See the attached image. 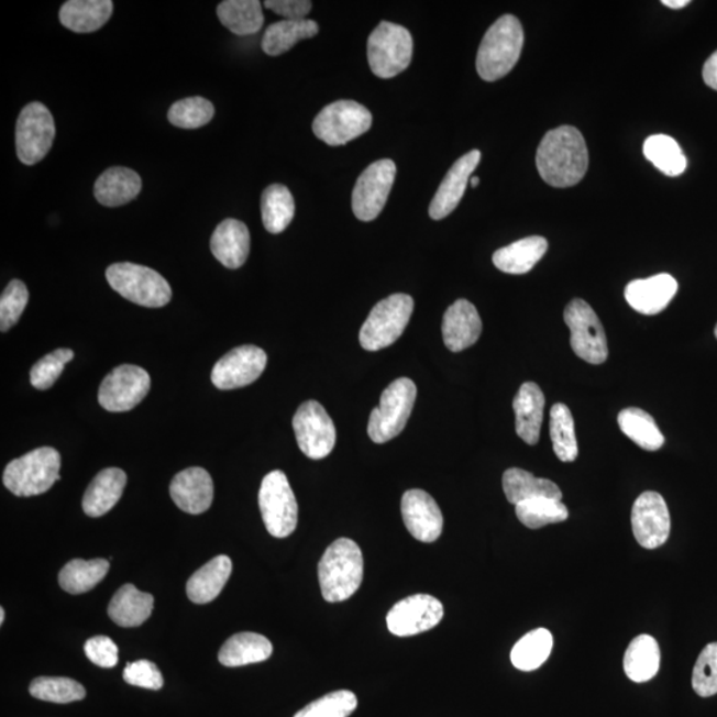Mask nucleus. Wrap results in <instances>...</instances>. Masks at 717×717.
I'll return each mask as SVG.
<instances>
[{
    "instance_id": "nucleus-1",
    "label": "nucleus",
    "mask_w": 717,
    "mask_h": 717,
    "mask_svg": "<svg viewBox=\"0 0 717 717\" xmlns=\"http://www.w3.org/2000/svg\"><path fill=\"white\" fill-rule=\"evenodd\" d=\"M536 162L543 181L554 188L574 187L585 177L588 168L585 139L577 128H555L542 139Z\"/></svg>"
},
{
    "instance_id": "nucleus-2",
    "label": "nucleus",
    "mask_w": 717,
    "mask_h": 717,
    "mask_svg": "<svg viewBox=\"0 0 717 717\" xmlns=\"http://www.w3.org/2000/svg\"><path fill=\"white\" fill-rule=\"evenodd\" d=\"M363 573L361 548L350 538H339L319 562L318 577L323 598L330 604L348 600L361 587Z\"/></svg>"
},
{
    "instance_id": "nucleus-3",
    "label": "nucleus",
    "mask_w": 717,
    "mask_h": 717,
    "mask_svg": "<svg viewBox=\"0 0 717 717\" xmlns=\"http://www.w3.org/2000/svg\"><path fill=\"white\" fill-rule=\"evenodd\" d=\"M523 30L514 15H504L486 32L479 44L476 67L479 78L496 81L507 76L520 59Z\"/></svg>"
},
{
    "instance_id": "nucleus-4",
    "label": "nucleus",
    "mask_w": 717,
    "mask_h": 717,
    "mask_svg": "<svg viewBox=\"0 0 717 717\" xmlns=\"http://www.w3.org/2000/svg\"><path fill=\"white\" fill-rule=\"evenodd\" d=\"M60 464V453L55 448H37L5 466L3 484L18 497L43 495L59 482Z\"/></svg>"
},
{
    "instance_id": "nucleus-5",
    "label": "nucleus",
    "mask_w": 717,
    "mask_h": 717,
    "mask_svg": "<svg viewBox=\"0 0 717 717\" xmlns=\"http://www.w3.org/2000/svg\"><path fill=\"white\" fill-rule=\"evenodd\" d=\"M106 277L112 289L132 304L158 309L170 302L168 282L153 268L123 262L108 267Z\"/></svg>"
},
{
    "instance_id": "nucleus-6",
    "label": "nucleus",
    "mask_w": 717,
    "mask_h": 717,
    "mask_svg": "<svg viewBox=\"0 0 717 717\" xmlns=\"http://www.w3.org/2000/svg\"><path fill=\"white\" fill-rule=\"evenodd\" d=\"M413 55L411 32L400 24L382 22L367 42L368 64L380 79H393L409 67Z\"/></svg>"
},
{
    "instance_id": "nucleus-7",
    "label": "nucleus",
    "mask_w": 717,
    "mask_h": 717,
    "mask_svg": "<svg viewBox=\"0 0 717 717\" xmlns=\"http://www.w3.org/2000/svg\"><path fill=\"white\" fill-rule=\"evenodd\" d=\"M416 396L418 388L408 377H400L384 389L380 406L374 409L368 421V437L374 443H387L405 431Z\"/></svg>"
},
{
    "instance_id": "nucleus-8",
    "label": "nucleus",
    "mask_w": 717,
    "mask_h": 717,
    "mask_svg": "<svg viewBox=\"0 0 717 717\" xmlns=\"http://www.w3.org/2000/svg\"><path fill=\"white\" fill-rule=\"evenodd\" d=\"M413 306L412 297L407 294H394L380 300L369 312L358 335L362 348L374 352L398 341L411 320Z\"/></svg>"
},
{
    "instance_id": "nucleus-9",
    "label": "nucleus",
    "mask_w": 717,
    "mask_h": 717,
    "mask_svg": "<svg viewBox=\"0 0 717 717\" xmlns=\"http://www.w3.org/2000/svg\"><path fill=\"white\" fill-rule=\"evenodd\" d=\"M258 501L268 533L275 538L294 533L298 525V504L284 472L274 471L266 475L261 484Z\"/></svg>"
},
{
    "instance_id": "nucleus-10",
    "label": "nucleus",
    "mask_w": 717,
    "mask_h": 717,
    "mask_svg": "<svg viewBox=\"0 0 717 717\" xmlns=\"http://www.w3.org/2000/svg\"><path fill=\"white\" fill-rule=\"evenodd\" d=\"M373 125V114L352 100H339L323 108L312 123L319 140L331 146L344 145L362 136Z\"/></svg>"
},
{
    "instance_id": "nucleus-11",
    "label": "nucleus",
    "mask_w": 717,
    "mask_h": 717,
    "mask_svg": "<svg viewBox=\"0 0 717 717\" xmlns=\"http://www.w3.org/2000/svg\"><path fill=\"white\" fill-rule=\"evenodd\" d=\"M55 121L42 102H30L19 114L15 143L16 155L24 165H35L48 155L55 139Z\"/></svg>"
},
{
    "instance_id": "nucleus-12",
    "label": "nucleus",
    "mask_w": 717,
    "mask_h": 717,
    "mask_svg": "<svg viewBox=\"0 0 717 717\" xmlns=\"http://www.w3.org/2000/svg\"><path fill=\"white\" fill-rule=\"evenodd\" d=\"M563 318L572 332L570 344L575 355L591 364L605 363L608 356L606 332L592 306L584 299H573Z\"/></svg>"
},
{
    "instance_id": "nucleus-13",
    "label": "nucleus",
    "mask_w": 717,
    "mask_h": 717,
    "mask_svg": "<svg viewBox=\"0 0 717 717\" xmlns=\"http://www.w3.org/2000/svg\"><path fill=\"white\" fill-rule=\"evenodd\" d=\"M299 450L312 460L328 457L337 443L334 421L320 402L309 400L298 408L293 419Z\"/></svg>"
},
{
    "instance_id": "nucleus-14",
    "label": "nucleus",
    "mask_w": 717,
    "mask_h": 717,
    "mask_svg": "<svg viewBox=\"0 0 717 717\" xmlns=\"http://www.w3.org/2000/svg\"><path fill=\"white\" fill-rule=\"evenodd\" d=\"M396 165L384 158L371 164L357 178L352 191V210L357 220L374 221L382 213L395 183Z\"/></svg>"
},
{
    "instance_id": "nucleus-15",
    "label": "nucleus",
    "mask_w": 717,
    "mask_h": 717,
    "mask_svg": "<svg viewBox=\"0 0 717 717\" xmlns=\"http://www.w3.org/2000/svg\"><path fill=\"white\" fill-rule=\"evenodd\" d=\"M151 376L144 368L123 364L111 371L99 389V405L108 412H128L145 399Z\"/></svg>"
},
{
    "instance_id": "nucleus-16",
    "label": "nucleus",
    "mask_w": 717,
    "mask_h": 717,
    "mask_svg": "<svg viewBox=\"0 0 717 717\" xmlns=\"http://www.w3.org/2000/svg\"><path fill=\"white\" fill-rule=\"evenodd\" d=\"M443 617L444 607L439 599L428 594H416L390 608L387 626L396 637H412L432 630Z\"/></svg>"
},
{
    "instance_id": "nucleus-17",
    "label": "nucleus",
    "mask_w": 717,
    "mask_h": 717,
    "mask_svg": "<svg viewBox=\"0 0 717 717\" xmlns=\"http://www.w3.org/2000/svg\"><path fill=\"white\" fill-rule=\"evenodd\" d=\"M631 525L640 547L652 550L664 545L671 531V517L664 498L657 492L642 493L633 503Z\"/></svg>"
},
{
    "instance_id": "nucleus-18",
    "label": "nucleus",
    "mask_w": 717,
    "mask_h": 717,
    "mask_svg": "<svg viewBox=\"0 0 717 717\" xmlns=\"http://www.w3.org/2000/svg\"><path fill=\"white\" fill-rule=\"evenodd\" d=\"M266 352L257 345H241L222 356L211 371V383L222 390L249 386L264 374Z\"/></svg>"
},
{
    "instance_id": "nucleus-19",
    "label": "nucleus",
    "mask_w": 717,
    "mask_h": 717,
    "mask_svg": "<svg viewBox=\"0 0 717 717\" xmlns=\"http://www.w3.org/2000/svg\"><path fill=\"white\" fill-rule=\"evenodd\" d=\"M401 515L409 533L418 541L431 543L443 533V514L434 498L424 490L411 489L405 493Z\"/></svg>"
},
{
    "instance_id": "nucleus-20",
    "label": "nucleus",
    "mask_w": 717,
    "mask_h": 717,
    "mask_svg": "<svg viewBox=\"0 0 717 717\" xmlns=\"http://www.w3.org/2000/svg\"><path fill=\"white\" fill-rule=\"evenodd\" d=\"M479 159H482V152L475 150L466 153L452 165L443 183L440 184L431 205H429V216H431L432 220H443L457 208L461 198L464 197L466 187H468L471 176L479 164Z\"/></svg>"
},
{
    "instance_id": "nucleus-21",
    "label": "nucleus",
    "mask_w": 717,
    "mask_h": 717,
    "mask_svg": "<svg viewBox=\"0 0 717 717\" xmlns=\"http://www.w3.org/2000/svg\"><path fill=\"white\" fill-rule=\"evenodd\" d=\"M170 497L185 514H205L213 503V479L208 471L198 466L179 472L172 479Z\"/></svg>"
},
{
    "instance_id": "nucleus-22",
    "label": "nucleus",
    "mask_w": 717,
    "mask_h": 717,
    "mask_svg": "<svg viewBox=\"0 0 717 717\" xmlns=\"http://www.w3.org/2000/svg\"><path fill=\"white\" fill-rule=\"evenodd\" d=\"M677 293V282L670 274H658L646 279L630 282L625 298L633 310L643 316H657L665 310Z\"/></svg>"
},
{
    "instance_id": "nucleus-23",
    "label": "nucleus",
    "mask_w": 717,
    "mask_h": 717,
    "mask_svg": "<svg viewBox=\"0 0 717 717\" xmlns=\"http://www.w3.org/2000/svg\"><path fill=\"white\" fill-rule=\"evenodd\" d=\"M441 330L448 350L460 352L478 341L483 322L475 305L470 300L459 299L445 311Z\"/></svg>"
},
{
    "instance_id": "nucleus-24",
    "label": "nucleus",
    "mask_w": 717,
    "mask_h": 717,
    "mask_svg": "<svg viewBox=\"0 0 717 717\" xmlns=\"http://www.w3.org/2000/svg\"><path fill=\"white\" fill-rule=\"evenodd\" d=\"M211 253L228 268H240L250 253V233L245 223L228 219L214 230L210 240Z\"/></svg>"
},
{
    "instance_id": "nucleus-25",
    "label": "nucleus",
    "mask_w": 717,
    "mask_h": 717,
    "mask_svg": "<svg viewBox=\"0 0 717 717\" xmlns=\"http://www.w3.org/2000/svg\"><path fill=\"white\" fill-rule=\"evenodd\" d=\"M516 432L525 443L536 445L540 440L545 409V395L533 382L523 383L514 400Z\"/></svg>"
},
{
    "instance_id": "nucleus-26",
    "label": "nucleus",
    "mask_w": 717,
    "mask_h": 717,
    "mask_svg": "<svg viewBox=\"0 0 717 717\" xmlns=\"http://www.w3.org/2000/svg\"><path fill=\"white\" fill-rule=\"evenodd\" d=\"M126 485V475L119 468L101 471L92 479L82 498V510L89 517H101L113 509L123 496Z\"/></svg>"
},
{
    "instance_id": "nucleus-27",
    "label": "nucleus",
    "mask_w": 717,
    "mask_h": 717,
    "mask_svg": "<svg viewBox=\"0 0 717 717\" xmlns=\"http://www.w3.org/2000/svg\"><path fill=\"white\" fill-rule=\"evenodd\" d=\"M143 183L136 172L114 166L102 173L95 184V197L107 208H118L140 195Z\"/></svg>"
},
{
    "instance_id": "nucleus-28",
    "label": "nucleus",
    "mask_w": 717,
    "mask_h": 717,
    "mask_svg": "<svg viewBox=\"0 0 717 717\" xmlns=\"http://www.w3.org/2000/svg\"><path fill=\"white\" fill-rule=\"evenodd\" d=\"M233 563L228 555H219L205 563L191 575L187 584V594L191 602L197 605L209 604L214 600L225 587L232 575Z\"/></svg>"
},
{
    "instance_id": "nucleus-29",
    "label": "nucleus",
    "mask_w": 717,
    "mask_h": 717,
    "mask_svg": "<svg viewBox=\"0 0 717 717\" xmlns=\"http://www.w3.org/2000/svg\"><path fill=\"white\" fill-rule=\"evenodd\" d=\"M112 12L111 0H69L62 5L59 19L64 27L88 34L110 21Z\"/></svg>"
},
{
    "instance_id": "nucleus-30",
    "label": "nucleus",
    "mask_w": 717,
    "mask_h": 717,
    "mask_svg": "<svg viewBox=\"0 0 717 717\" xmlns=\"http://www.w3.org/2000/svg\"><path fill=\"white\" fill-rule=\"evenodd\" d=\"M548 241L543 236H528L509 246L498 249L493 254V264L503 273L521 275L533 268L548 252Z\"/></svg>"
},
{
    "instance_id": "nucleus-31",
    "label": "nucleus",
    "mask_w": 717,
    "mask_h": 717,
    "mask_svg": "<svg viewBox=\"0 0 717 717\" xmlns=\"http://www.w3.org/2000/svg\"><path fill=\"white\" fill-rule=\"evenodd\" d=\"M155 598L150 593L140 592L136 586L126 584L113 595L108 616L121 627H137L152 616Z\"/></svg>"
},
{
    "instance_id": "nucleus-32",
    "label": "nucleus",
    "mask_w": 717,
    "mask_h": 717,
    "mask_svg": "<svg viewBox=\"0 0 717 717\" xmlns=\"http://www.w3.org/2000/svg\"><path fill=\"white\" fill-rule=\"evenodd\" d=\"M273 654V644L264 636L255 632H240L229 638L219 654V661L225 668L267 661Z\"/></svg>"
},
{
    "instance_id": "nucleus-33",
    "label": "nucleus",
    "mask_w": 717,
    "mask_h": 717,
    "mask_svg": "<svg viewBox=\"0 0 717 717\" xmlns=\"http://www.w3.org/2000/svg\"><path fill=\"white\" fill-rule=\"evenodd\" d=\"M503 488L510 504L518 505L527 499L548 497L562 501V492L553 482L537 478L530 472L510 468L504 473Z\"/></svg>"
},
{
    "instance_id": "nucleus-34",
    "label": "nucleus",
    "mask_w": 717,
    "mask_h": 717,
    "mask_svg": "<svg viewBox=\"0 0 717 717\" xmlns=\"http://www.w3.org/2000/svg\"><path fill=\"white\" fill-rule=\"evenodd\" d=\"M659 665H661V649L655 638L643 633L633 639L624 659L625 672L630 681L636 683L651 681L658 674Z\"/></svg>"
},
{
    "instance_id": "nucleus-35",
    "label": "nucleus",
    "mask_w": 717,
    "mask_h": 717,
    "mask_svg": "<svg viewBox=\"0 0 717 717\" xmlns=\"http://www.w3.org/2000/svg\"><path fill=\"white\" fill-rule=\"evenodd\" d=\"M319 32V25L311 19L302 21H280L267 27L262 40V49L271 56H279L290 51L300 41L310 40Z\"/></svg>"
},
{
    "instance_id": "nucleus-36",
    "label": "nucleus",
    "mask_w": 717,
    "mask_h": 717,
    "mask_svg": "<svg viewBox=\"0 0 717 717\" xmlns=\"http://www.w3.org/2000/svg\"><path fill=\"white\" fill-rule=\"evenodd\" d=\"M220 22L240 36L257 34L265 18L258 0H225L217 8Z\"/></svg>"
},
{
    "instance_id": "nucleus-37",
    "label": "nucleus",
    "mask_w": 717,
    "mask_h": 717,
    "mask_svg": "<svg viewBox=\"0 0 717 717\" xmlns=\"http://www.w3.org/2000/svg\"><path fill=\"white\" fill-rule=\"evenodd\" d=\"M262 222L268 233L285 232L296 216V202L285 185H271L261 198Z\"/></svg>"
},
{
    "instance_id": "nucleus-38",
    "label": "nucleus",
    "mask_w": 717,
    "mask_h": 717,
    "mask_svg": "<svg viewBox=\"0 0 717 717\" xmlns=\"http://www.w3.org/2000/svg\"><path fill=\"white\" fill-rule=\"evenodd\" d=\"M618 424L627 438L644 451L655 452L664 445V437L652 416L640 408H626L618 415Z\"/></svg>"
},
{
    "instance_id": "nucleus-39",
    "label": "nucleus",
    "mask_w": 717,
    "mask_h": 717,
    "mask_svg": "<svg viewBox=\"0 0 717 717\" xmlns=\"http://www.w3.org/2000/svg\"><path fill=\"white\" fill-rule=\"evenodd\" d=\"M108 572L110 562L107 560H73L62 569L59 584L69 594H85L98 586Z\"/></svg>"
},
{
    "instance_id": "nucleus-40",
    "label": "nucleus",
    "mask_w": 717,
    "mask_h": 717,
    "mask_svg": "<svg viewBox=\"0 0 717 717\" xmlns=\"http://www.w3.org/2000/svg\"><path fill=\"white\" fill-rule=\"evenodd\" d=\"M552 650V632L547 629H537L518 640L511 650V663L518 670L534 671L548 661Z\"/></svg>"
},
{
    "instance_id": "nucleus-41",
    "label": "nucleus",
    "mask_w": 717,
    "mask_h": 717,
    "mask_svg": "<svg viewBox=\"0 0 717 717\" xmlns=\"http://www.w3.org/2000/svg\"><path fill=\"white\" fill-rule=\"evenodd\" d=\"M644 157L665 176H681L687 169V158L681 145L668 134H654L644 141Z\"/></svg>"
},
{
    "instance_id": "nucleus-42",
    "label": "nucleus",
    "mask_w": 717,
    "mask_h": 717,
    "mask_svg": "<svg viewBox=\"0 0 717 717\" xmlns=\"http://www.w3.org/2000/svg\"><path fill=\"white\" fill-rule=\"evenodd\" d=\"M550 438L555 456L562 463H573L578 457V443L572 412L567 406L556 402L550 411Z\"/></svg>"
},
{
    "instance_id": "nucleus-43",
    "label": "nucleus",
    "mask_w": 717,
    "mask_h": 717,
    "mask_svg": "<svg viewBox=\"0 0 717 717\" xmlns=\"http://www.w3.org/2000/svg\"><path fill=\"white\" fill-rule=\"evenodd\" d=\"M516 515L525 527L540 529L567 520L569 510L560 499L537 497L516 505Z\"/></svg>"
},
{
    "instance_id": "nucleus-44",
    "label": "nucleus",
    "mask_w": 717,
    "mask_h": 717,
    "mask_svg": "<svg viewBox=\"0 0 717 717\" xmlns=\"http://www.w3.org/2000/svg\"><path fill=\"white\" fill-rule=\"evenodd\" d=\"M30 694L43 702L67 704L85 699L86 688L74 679L42 676L32 681Z\"/></svg>"
},
{
    "instance_id": "nucleus-45",
    "label": "nucleus",
    "mask_w": 717,
    "mask_h": 717,
    "mask_svg": "<svg viewBox=\"0 0 717 717\" xmlns=\"http://www.w3.org/2000/svg\"><path fill=\"white\" fill-rule=\"evenodd\" d=\"M214 117V107L203 98H189L175 102L168 112L170 124L183 130H197L210 123Z\"/></svg>"
},
{
    "instance_id": "nucleus-46",
    "label": "nucleus",
    "mask_w": 717,
    "mask_h": 717,
    "mask_svg": "<svg viewBox=\"0 0 717 717\" xmlns=\"http://www.w3.org/2000/svg\"><path fill=\"white\" fill-rule=\"evenodd\" d=\"M356 707V695L351 691L341 690L310 703L294 717H349Z\"/></svg>"
},
{
    "instance_id": "nucleus-47",
    "label": "nucleus",
    "mask_w": 717,
    "mask_h": 717,
    "mask_svg": "<svg viewBox=\"0 0 717 717\" xmlns=\"http://www.w3.org/2000/svg\"><path fill=\"white\" fill-rule=\"evenodd\" d=\"M74 351L69 349H59L41 358L40 362L31 368L30 382L36 389H48L54 386L63 373L66 364L73 361Z\"/></svg>"
},
{
    "instance_id": "nucleus-48",
    "label": "nucleus",
    "mask_w": 717,
    "mask_h": 717,
    "mask_svg": "<svg viewBox=\"0 0 717 717\" xmlns=\"http://www.w3.org/2000/svg\"><path fill=\"white\" fill-rule=\"evenodd\" d=\"M30 294L22 280H11L0 298V330L9 331L27 307Z\"/></svg>"
},
{
    "instance_id": "nucleus-49",
    "label": "nucleus",
    "mask_w": 717,
    "mask_h": 717,
    "mask_svg": "<svg viewBox=\"0 0 717 717\" xmlns=\"http://www.w3.org/2000/svg\"><path fill=\"white\" fill-rule=\"evenodd\" d=\"M693 687L702 697L717 694V643H709L697 658L693 672Z\"/></svg>"
},
{
    "instance_id": "nucleus-50",
    "label": "nucleus",
    "mask_w": 717,
    "mask_h": 717,
    "mask_svg": "<svg viewBox=\"0 0 717 717\" xmlns=\"http://www.w3.org/2000/svg\"><path fill=\"white\" fill-rule=\"evenodd\" d=\"M123 677L128 684L134 687L157 691L164 686V677L157 665L145 661V659L128 663Z\"/></svg>"
},
{
    "instance_id": "nucleus-51",
    "label": "nucleus",
    "mask_w": 717,
    "mask_h": 717,
    "mask_svg": "<svg viewBox=\"0 0 717 717\" xmlns=\"http://www.w3.org/2000/svg\"><path fill=\"white\" fill-rule=\"evenodd\" d=\"M85 652L89 661L102 669H112L119 663L118 644L104 636L88 639Z\"/></svg>"
},
{
    "instance_id": "nucleus-52",
    "label": "nucleus",
    "mask_w": 717,
    "mask_h": 717,
    "mask_svg": "<svg viewBox=\"0 0 717 717\" xmlns=\"http://www.w3.org/2000/svg\"><path fill=\"white\" fill-rule=\"evenodd\" d=\"M265 8L285 18V21H302L310 14V0H267Z\"/></svg>"
},
{
    "instance_id": "nucleus-53",
    "label": "nucleus",
    "mask_w": 717,
    "mask_h": 717,
    "mask_svg": "<svg viewBox=\"0 0 717 717\" xmlns=\"http://www.w3.org/2000/svg\"><path fill=\"white\" fill-rule=\"evenodd\" d=\"M703 79L706 85L717 91V51L708 57L703 68Z\"/></svg>"
},
{
    "instance_id": "nucleus-54",
    "label": "nucleus",
    "mask_w": 717,
    "mask_h": 717,
    "mask_svg": "<svg viewBox=\"0 0 717 717\" xmlns=\"http://www.w3.org/2000/svg\"><path fill=\"white\" fill-rule=\"evenodd\" d=\"M662 4L672 10H681L690 4L688 0H663Z\"/></svg>"
},
{
    "instance_id": "nucleus-55",
    "label": "nucleus",
    "mask_w": 717,
    "mask_h": 717,
    "mask_svg": "<svg viewBox=\"0 0 717 717\" xmlns=\"http://www.w3.org/2000/svg\"><path fill=\"white\" fill-rule=\"evenodd\" d=\"M471 185L473 188H477L479 184V178L478 177H471Z\"/></svg>"
},
{
    "instance_id": "nucleus-56",
    "label": "nucleus",
    "mask_w": 717,
    "mask_h": 717,
    "mask_svg": "<svg viewBox=\"0 0 717 717\" xmlns=\"http://www.w3.org/2000/svg\"><path fill=\"white\" fill-rule=\"evenodd\" d=\"M5 613L4 608H0V625L4 624Z\"/></svg>"
},
{
    "instance_id": "nucleus-57",
    "label": "nucleus",
    "mask_w": 717,
    "mask_h": 717,
    "mask_svg": "<svg viewBox=\"0 0 717 717\" xmlns=\"http://www.w3.org/2000/svg\"><path fill=\"white\" fill-rule=\"evenodd\" d=\"M715 337L717 339V324H716V328H715Z\"/></svg>"
}]
</instances>
